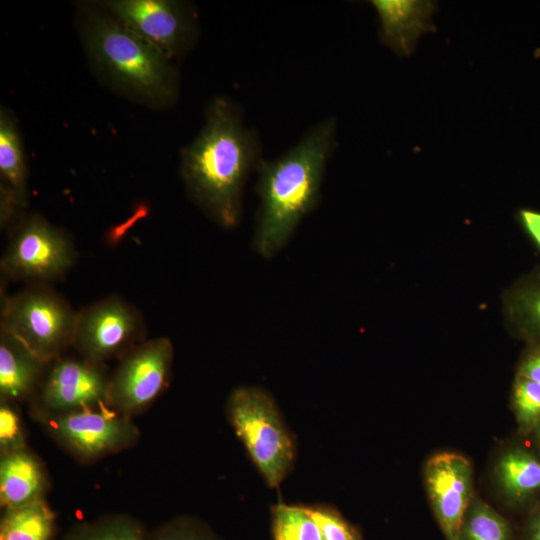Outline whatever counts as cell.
<instances>
[{
	"label": "cell",
	"mask_w": 540,
	"mask_h": 540,
	"mask_svg": "<svg viewBox=\"0 0 540 540\" xmlns=\"http://www.w3.org/2000/svg\"><path fill=\"white\" fill-rule=\"evenodd\" d=\"M256 133L245 126L235 104L217 96L205 109V122L181 152L180 174L190 199L223 228L242 214L243 189L261 162Z\"/></svg>",
	"instance_id": "6da1fadb"
},
{
	"label": "cell",
	"mask_w": 540,
	"mask_h": 540,
	"mask_svg": "<svg viewBox=\"0 0 540 540\" xmlns=\"http://www.w3.org/2000/svg\"><path fill=\"white\" fill-rule=\"evenodd\" d=\"M335 143L336 122L328 118L315 124L283 155L261 160L256 185L260 203L253 236V247L260 256L276 255L316 207Z\"/></svg>",
	"instance_id": "7a4b0ae2"
},
{
	"label": "cell",
	"mask_w": 540,
	"mask_h": 540,
	"mask_svg": "<svg viewBox=\"0 0 540 540\" xmlns=\"http://www.w3.org/2000/svg\"><path fill=\"white\" fill-rule=\"evenodd\" d=\"M77 27L93 72L110 89L154 110L177 101L180 79L172 60L100 2L78 4Z\"/></svg>",
	"instance_id": "3957f363"
},
{
	"label": "cell",
	"mask_w": 540,
	"mask_h": 540,
	"mask_svg": "<svg viewBox=\"0 0 540 540\" xmlns=\"http://www.w3.org/2000/svg\"><path fill=\"white\" fill-rule=\"evenodd\" d=\"M227 415L267 485L278 487L292 469L295 444L272 396L259 387H238L228 398Z\"/></svg>",
	"instance_id": "277c9868"
},
{
	"label": "cell",
	"mask_w": 540,
	"mask_h": 540,
	"mask_svg": "<svg viewBox=\"0 0 540 540\" xmlns=\"http://www.w3.org/2000/svg\"><path fill=\"white\" fill-rule=\"evenodd\" d=\"M77 312L47 284L29 287L2 300L1 331L48 364L73 344Z\"/></svg>",
	"instance_id": "5b68a950"
},
{
	"label": "cell",
	"mask_w": 540,
	"mask_h": 540,
	"mask_svg": "<svg viewBox=\"0 0 540 540\" xmlns=\"http://www.w3.org/2000/svg\"><path fill=\"white\" fill-rule=\"evenodd\" d=\"M76 259L68 234L39 214L26 215L12 230L1 270L13 280L47 284L64 276Z\"/></svg>",
	"instance_id": "8992f818"
},
{
	"label": "cell",
	"mask_w": 540,
	"mask_h": 540,
	"mask_svg": "<svg viewBox=\"0 0 540 540\" xmlns=\"http://www.w3.org/2000/svg\"><path fill=\"white\" fill-rule=\"evenodd\" d=\"M99 2L128 29L171 60L188 52L196 42L197 14L187 2L178 0Z\"/></svg>",
	"instance_id": "52a82bcc"
},
{
	"label": "cell",
	"mask_w": 540,
	"mask_h": 540,
	"mask_svg": "<svg viewBox=\"0 0 540 540\" xmlns=\"http://www.w3.org/2000/svg\"><path fill=\"white\" fill-rule=\"evenodd\" d=\"M173 354L166 337L134 347L109 379L106 404L127 417L148 407L169 382Z\"/></svg>",
	"instance_id": "ba28073f"
},
{
	"label": "cell",
	"mask_w": 540,
	"mask_h": 540,
	"mask_svg": "<svg viewBox=\"0 0 540 540\" xmlns=\"http://www.w3.org/2000/svg\"><path fill=\"white\" fill-rule=\"evenodd\" d=\"M47 430L76 457L91 460L131 447L139 437L129 417L107 404L62 414H47Z\"/></svg>",
	"instance_id": "9c48e42d"
},
{
	"label": "cell",
	"mask_w": 540,
	"mask_h": 540,
	"mask_svg": "<svg viewBox=\"0 0 540 540\" xmlns=\"http://www.w3.org/2000/svg\"><path fill=\"white\" fill-rule=\"evenodd\" d=\"M139 312L118 296H109L77 312L73 346L82 358L102 364L140 338Z\"/></svg>",
	"instance_id": "30bf717a"
},
{
	"label": "cell",
	"mask_w": 540,
	"mask_h": 540,
	"mask_svg": "<svg viewBox=\"0 0 540 540\" xmlns=\"http://www.w3.org/2000/svg\"><path fill=\"white\" fill-rule=\"evenodd\" d=\"M426 490L446 540H459L464 516L473 500L470 462L453 452H440L424 468Z\"/></svg>",
	"instance_id": "8fae6325"
},
{
	"label": "cell",
	"mask_w": 540,
	"mask_h": 540,
	"mask_svg": "<svg viewBox=\"0 0 540 540\" xmlns=\"http://www.w3.org/2000/svg\"><path fill=\"white\" fill-rule=\"evenodd\" d=\"M109 379L99 363L57 359L42 386V407L62 414L106 404Z\"/></svg>",
	"instance_id": "7c38bea8"
},
{
	"label": "cell",
	"mask_w": 540,
	"mask_h": 540,
	"mask_svg": "<svg viewBox=\"0 0 540 540\" xmlns=\"http://www.w3.org/2000/svg\"><path fill=\"white\" fill-rule=\"evenodd\" d=\"M379 19V36L399 57L410 56L425 33L435 32L433 15L438 10L431 0H371Z\"/></svg>",
	"instance_id": "4fadbf2b"
},
{
	"label": "cell",
	"mask_w": 540,
	"mask_h": 540,
	"mask_svg": "<svg viewBox=\"0 0 540 540\" xmlns=\"http://www.w3.org/2000/svg\"><path fill=\"white\" fill-rule=\"evenodd\" d=\"M28 167L24 145L13 113L0 109L1 224L11 222L29 202Z\"/></svg>",
	"instance_id": "5bb4252c"
},
{
	"label": "cell",
	"mask_w": 540,
	"mask_h": 540,
	"mask_svg": "<svg viewBox=\"0 0 540 540\" xmlns=\"http://www.w3.org/2000/svg\"><path fill=\"white\" fill-rule=\"evenodd\" d=\"M46 487L40 462L26 448L1 454L0 501L4 508L42 500Z\"/></svg>",
	"instance_id": "9a60e30c"
},
{
	"label": "cell",
	"mask_w": 540,
	"mask_h": 540,
	"mask_svg": "<svg viewBox=\"0 0 540 540\" xmlns=\"http://www.w3.org/2000/svg\"><path fill=\"white\" fill-rule=\"evenodd\" d=\"M506 325L518 339L530 344L540 341V268L515 281L503 294Z\"/></svg>",
	"instance_id": "2e32d148"
},
{
	"label": "cell",
	"mask_w": 540,
	"mask_h": 540,
	"mask_svg": "<svg viewBox=\"0 0 540 540\" xmlns=\"http://www.w3.org/2000/svg\"><path fill=\"white\" fill-rule=\"evenodd\" d=\"M46 363L35 357L16 339L0 331V395L2 401L29 397L38 384Z\"/></svg>",
	"instance_id": "e0dca14e"
},
{
	"label": "cell",
	"mask_w": 540,
	"mask_h": 540,
	"mask_svg": "<svg viewBox=\"0 0 540 540\" xmlns=\"http://www.w3.org/2000/svg\"><path fill=\"white\" fill-rule=\"evenodd\" d=\"M496 481L504 498L521 506L540 494V458L521 446L506 450L495 467Z\"/></svg>",
	"instance_id": "ac0fdd59"
},
{
	"label": "cell",
	"mask_w": 540,
	"mask_h": 540,
	"mask_svg": "<svg viewBox=\"0 0 540 540\" xmlns=\"http://www.w3.org/2000/svg\"><path fill=\"white\" fill-rule=\"evenodd\" d=\"M55 516L44 502L5 508L0 525V540H52Z\"/></svg>",
	"instance_id": "d6986e66"
},
{
	"label": "cell",
	"mask_w": 540,
	"mask_h": 540,
	"mask_svg": "<svg viewBox=\"0 0 540 540\" xmlns=\"http://www.w3.org/2000/svg\"><path fill=\"white\" fill-rule=\"evenodd\" d=\"M459 540H513L509 522L491 506L474 498L464 516Z\"/></svg>",
	"instance_id": "ffe728a7"
},
{
	"label": "cell",
	"mask_w": 540,
	"mask_h": 540,
	"mask_svg": "<svg viewBox=\"0 0 540 540\" xmlns=\"http://www.w3.org/2000/svg\"><path fill=\"white\" fill-rule=\"evenodd\" d=\"M273 540H323L304 505L277 503L271 508Z\"/></svg>",
	"instance_id": "44dd1931"
},
{
	"label": "cell",
	"mask_w": 540,
	"mask_h": 540,
	"mask_svg": "<svg viewBox=\"0 0 540 540\" xmlns=\"http://www.w3.org/2000/svg\"><path fill=\"white\" fill-rule=\"evenodd\" d=\"M511 405L521 434L534 433L540 426V384L515 374Z\"/></svg>",
	"instance_id": "7402d4cb"
},
{
	"label": "cell",
	"mask_w": 540,
	"mask_h": 540,
	"mask_svg": "<svg viewBox=\"0 0 540 540\" xmlns=\"http://www.w3.org/2000/svg\"><path fill=\"white\" fill-rule=\"evenodd\" d=\"M66 540H145V536L136 521L112 516L76 527Z\"/></svg>",
	"instance_id": "603a6c76"
},
{
	"label": "cell",
	"mask_w": 540,
	"mask_h": 540,
	"mask_svg": "<svg viewBox=\"0 0 540 540\" xmlns=\"http://www.w3.org/2000/svg\"><path fill=\"white\" fill-rule=\"evenodd\" d=\"M304 507L316 522L323 540H363L359 530L333 506L314 504Z\"/></svg>",
	"instance_id": "cb8c5ba5"
},
{
	"label": "cell",
	"mask_w": 540,
	"mask_h": 540,
	"mask_svg": "<svg viewBox=\"0 0 540 540\" xmlns=\"http://www.w3.org/2000/svg\"><path fill=\"white\" fill-rule=\"evenodd\" d=\"M25 440L20 417L11 402L2 401L0 406L1 454L24 449Z\"/></svg>",
	"instance_id": "d4e9b609"
},
{
	"label": "cell",
	"mask_w": 540,
	"mask_h": 540,
	"mask_svg": "<svg viewBox=\"0 0 540 540\" xmlns=\"http://www.w3.org/2000/svg\"><path fill=\"white\" fill-rule=\"evenodd\" d=\"M150 540H212V538L196 522L177 519L157 529Z\"/></svg>",
	"instance_id": "484cf974"
},
{
	"label": "cell",
	"mask_w": 540,
	"mask_h": 540,
	"mask_svg": "<svg viewBox=\"0 0 540 540\" xmlns=\"http://www.w3.org/2000/svg\"><path fill=\"white\" fill-rule=\"evenodd\" d=\"M516 374L540 384V341L526 344L517 365Z\"/></svg>",
	"instance_id": "4316f807"
},
{
	"label": "cell",
	"mask_w": 540,
	"mask_h": 540,
	"mask_svg": "<svg viewBox=\"0 0 540 540\" xmlns=\"http://www.w3.org/2000/svg\"><path fill=\"white\" fill-rule=\"evenodd\" d=\"M523 540H540V505L532 513L525 525Z\"/></svg>",
	"instance_id": "83f0119b"
},
{
	"label": "cell",
	"mask_w": 540,
	"mask_h": 540,
	"mask_svg": "<svg viewBox=\"0 0 540 540\" xmlns=\"http://www.w3.org/2000/svg\"><path fill=\"white\" fill-rule=\"evenodd\" d=\"M534 434H535V440H536L537 446L540 450V426L536 429Z\"/></svg>",
	"instance_id": "f1b7e54d"
}]
</instances>
